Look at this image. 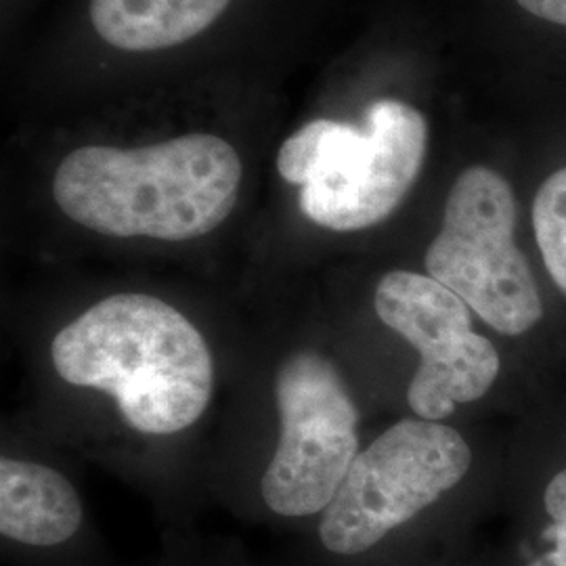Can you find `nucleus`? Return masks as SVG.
Returning a JSON list of instances; mask_svg holds the SVG:
<instances>
[{"mask_svg": "<svg viewBox=\"0 0 566 566\" xmlns=\"http://www.w3.org/2000/svg\"><path fill=\"white\" fill-rule=\"evenodd\" d=\"M242 175L238 151L203 133L137 149L88 145L57 166L53 196L95 233L185 242L227 221Z\"/></svg>", "mask_w": 566, "mask_h": 566, "instance_id": "f257e3e1", "label": "nucleus"}, {"mask_svg": "<svg viewBox=\"0 0 566 566\" xmlns=\"http://www.w3.org/2000/svg\"><path fill=\"white\" fill-rule=\"evenodd\" d=\"M51 357L67 385L109 392L124 422L145 434L181 432L212 397L214 364L202 334L147 294L93 304L55 336Z\"/></svg>", "mask_w": 566, "mask_h": 566, "instance_id": "f03ea898", "label": "nucleus"}, {"mask_svg": "<svg viewBox=\"0 0 566 566\" xmlns=\"http://www.w3.org/2000/svg\"><path fill=\"white\" fill-rule=\"evenodd\" d=\"M428 147L424 116L380 99L365 126L313 120L283 143L277 170L301 185V210L332 231H361L386 221L418 179Z\"/></svg>", "mask_w": 566, "mask_h": 566, "instance_id": "7ed1b4c3", "label": "nucleus"}, {"mask_svg": "<svg viewBox=\"0 0 566 566\" xmlns=\"http://www.w3.org/2000/svg\"><path fill=\"white\" fill-rule=\"evenodd\" d=\"M518 203L510 182L489 166H470L447 196L443 224L426 250V271L504 338H525L546 303L516 243Z\"/></svg>", "mask_w": 566, "mask_h": 566, "instance_id": "20e7f679", "label": "nucleus"}, {"mask_svg": "<svg viewBox=\"0 0 566 566\" xmlns=\"http://www.w3.org/2000/svg\"><path fill=\"white\" fill-rule=\"evenodd\" d=\"M472 465L464 437L443 422L401 420L350 465L319 537L327 552L359 556L460 485Z\"/></svg>", "mask_w": 566, "mask_h": 566, "instance_id": "39448f33", "label": "nucleus"}, {"mask_svg": "<svg viewBox=\"0 0 566 566\" xmlns=\"http://www.w3.org/2000/svg\"><path fill=\"white\" fill-rule=\"evenodd\" d=\"M280 443L261 481L285 518L324 514L359 455V411L338 369L315 350L283 359L275 376Z\"/></svg>", "mask_w": 566, "mask_h": 566, "instance_id": "423d86ee", "label": "nucleus"}, {"mask_svg": "<svg viewBox=\"0 0 566 566\" xmlns=\"http://www.w3.org/2000/svg\"><path fill=\"white\" fill-rule=\"evenodd\" d=\"M374 306L380 322L420 355L407 388L416 418L446 422L460 405L483 399L497 382V346L474 329V313L443 283L413 271H390L378 282Z\"/></svg>", "mask_w": 566, "mask_h": 566, "instance_id": "0eeeda50", "label": "nucleus"}, {"mask_svg": "<svg viewBox=\"0 0 566 566\" xmlns=\"http://www.w3.org/2000/svg\"><path fill=\"white\" fill-rule=\"evenodd\" d=\"M82 525L76 489L53 468L2 458L0 533L23 546H60Z\"/></svg>", "mask_w": 566, "mask_h": 566, "instance_id": "6e6552de", "label": "nucleus"}, {"mask_svg": "<svg viewBox=\"0 0 566 566\" xmlns=\"http://www.w3.org/2000/svg\"><path fill=\"white\" fill-rule=\"evenodd\" d=\"M231 0H91L103 41L143 53L187 42L223 15Z\"/></svg>", "mask_w": 566, "mask_h": 566, "instance_id": "1a4fd4ad", "label": "nucleus"}, {"mask_svg": "<svg viewBox=\"0 0 566 566\" xmlns=\"http://www.w3.org/2000/svg\"><path fill=\"white\" fill-rule=\"evenodd\" d=\"M531 221L547 277L566 301V166L537 189Z\"/></svg>", "mask_w": 566, "mask_h": 566, "instance_id": "9d476101", "label": "nucleus"}, {"mask_svg": "<svg viewBox=\"0 0 566 566\" xmlns=\"http://www.w3.org/2000/svg\"><path fill=\"white\" fill-rule=\"evenodd\" d=\"M552 549L528 566H566V523H552L546 531Z\"/></svg>", "mask_w": 566, "mask_h": 566, "instance_id": "9b49d317", "label": "nucleus"}, {"mask_svg": "<svg viewBox=\"0 0 566 566\" xmlns=\"http://www.w3.org/2000/svg\"><path fill=\"white\" fill-rule=\"evenodd\" d=\"M516 2L539 20L566 25V0H516Z\"/></svg>", "mask_w": 566, "mask_h": 566, "instance_id": "f8f14e48", "label": "nucleus"}]
</instances>
